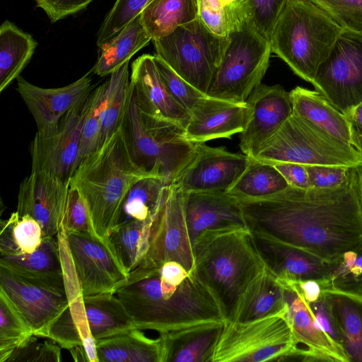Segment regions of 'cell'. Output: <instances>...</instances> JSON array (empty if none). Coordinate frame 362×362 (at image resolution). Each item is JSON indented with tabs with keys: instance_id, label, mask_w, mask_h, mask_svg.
Instances as JSON below:
<instances>
[{
	"instance_id": "57",
	"label": "cell",
	"mask_w": 362,
	"mask_h": 362,
	"mask_svg": "<svg viewBox=\"0 0 362 362\" xmlns=\"http://www.w3.org/2000/svg\"><path fill=\"white\" fill-rule=\"evenodd\" d=\"M351 144L357 149L362 156V137L357 135L352 131Z\"/></svg>"
},
{
	"instance_id": "37",
	"label": "cell",
	"mask_w": 362,
	"mask_h": 362,
	"mask_svg": "<svg viewBox=\"0 0 362 362\" xmlns=\"http://www.w3.org/2000/svg\"><path fill=\"white\" fill-rule=\"evenodd\" d=\"M130 93L129 61L113 71L106 81L101 110V146L121 128Z\"/></svg>"
},
{
	"instance_id": "54",
	"label": "cell",
	"mask_w": 362,
	"mask_h": 362,
	"mask_svg": "<svg viewBox=\"0 0 362 362\" xmlns=\"http://www.w3.org/2000/svg\"><path fill=\"white\" fill-rule=\"evenodd\" d=\"M286 180L289 186L307 189L310 187L305 165L292 162L271 163Z\"/></svg>"
},
{
	"instance_id": "13",
	"label": "cell",
	"mask_w": 362,
	"mask_h": 362,
	"mask_svg": "<svg viewBox=\"0 0 362 362\" xmlns=\"http://www.w3.org/2000/svg\"><path fill=\"white\" fill-rule=\"evenodd\" d=\"M0 292L7 297L37 336L69 303L65 275L33 278L0 266Z\"/></svg>"
},
{
	"instance_id": "11",
	"label": "cell",
	"mask_w": 362,
	"mask_h": 362,
	"mask_svg": "<svg viewBox=\"0 0 362 362\" xmlns=\"http://www.w3.org/2000/svg\"><path fill=\"white\" fill-rule=\"evenodd\" d=\"M228 37L229 45L206 95L245 103L269 67L271 45L252 20Z\"/></svg>"
},
{
	"instance_id": "35",
	"label": "cell",
	"mask_w": 362,
	"mask_h": 362,
	"mask_svg": "<svg viewBox=\"0 0 362 362\" xmlns=\"http://www.w3.org/2000/svg\"><path fill=\"white\" fill-rule=\"evenodd\" d=\"M197 18V0H153L140 14L141 21L152 40L168 35Z\"/></svg>"
},
{
	"instance_id": "9",
	"label": "cell",
	"mask_w": 362,
	"mask_h": 362,
	"mask_svg": "<svg viewBox=\"0 0 362 362\" xmlns=\"http://www.w3.org/2000/svg\"><path fill=\"white\" fill-rule=\"evenodd\" d=\"M156 55L194 87L206 94L229 45L199 18L152 40Z\"/></svg>"
},
{
	"instance_id": "53",
	"label": "cell",
	"mask_w": 362,
	"mask_h": 362,
	"mask_svg": "<svg viewBox=\"0 0 362 362\" xmlns=\"http://www.w3.org/2000/svg\"><path fill=\"white\" fill-rule=\"evenodd\" d=\"M308 304L317 322L322 329L327 334L333 341L341 346L339 333L335 319L323 294L318 300Z\"/></svg>"
},
{
	"instance_id": "30",
	"label": "cell",
	"mask_w": 362,
	"mask_h": 362,
	"mask_svg": "<svg viewBox=\"0 0 362 362\" xmlns=\"http://www.w3.org/2000/svg\"><path fill=\"white\" fill-rule=\"evenodd\" d=\"M98 362H162L160 337L151 339L132 329L95 341Z\"/></svg>"
},
{
	"instance_id": "20",
	"label": "cell",
	"mask_w": 362,
	"mask_h": 362,
	"mask_svg": "<svg viewBox=\"0 0 362 362\" xmlns=\"http://www.w3.org/2000/svg\"><path fill=\"white\" fill-rule=\"evenodd\" d=\"M284 287L286 318L303 361L350 362L343 348L332 339L317 322L308 303L291 282L279 281Z\"/></svg>"
},
{
	"instance_id": "1",
	"label": "cell",
	"mask_w": 362,
	"mask_h": 362,
	"mask_svg": "<svg viewBox=\"0 0 362 362\" xmlns=\"http://www.w3.org/2000/svg\"><path fill=\"white\" fill-rule=\"evenodd\" d=\"M358 167L350 168L346 181L337 187L288 186L265 197L240 199L249 229L326 262L337 261L344 252L362 246Z\"/></svg>"
},
{
	"instance_id": "48",
	"label": "cell",
	"mask_w": 362,
	"mask_h": 362,
	"mask_svg": "<svg viewBox=\"0 0 362 362\" xmlns=\"http://www.w3.org/2000/svg\"><path fill=\"white\" fill-rule=\"evenodd\" d=\"M257 30L269 40L274 25L288 0H248Z\"/></svg>"
},
{
	"instance_id": "58",
	"label": "cell",
	"mask_w": 362,
	"mask_h": 362,
	"mask_svg": "<svg viewBox=\"0 0 362 362\" xmlns=\"http://www.w3.org/2000/svg\"><path fill=\"white\" fill-rule=\"evenodd\" d=\"M358 180H359V188L360 194L362 202V164L358 167Z\"/></svg>"
},
{
	"instance_id": "46",
	"label": "cell",
	"mask_w": 362,
	"mask_h": 362,
	"mask_svg": "<svg viewBox=\"0 0 362 362\" xmlns=\"http://www.w3.org/2000/svg\"><path fill=\"white\" fill-rule=\"evenodd\" d=\"M62 229L65 235L77 233L96 235L85 201L78 189L70 185Z\"/></svg>"
},
{
	"instance_id": "47",
	"label": "cell",
	"mask_w": 362,
	"mask_h": 362,
	"mask_svg": "<svg viewBox=\"0 0 362 362\" xmlns=\"http://www.w3.org/2000/svg\"><path fill=\"white\" fill-rule=\"evenodd\" d=\"M345 30L362 33V0H308Z\"/></svg>"
},
{
	"instance_id": "32",
	"label": "cell",
	"mask_w": 362,
	"mask_h": 362,
	"mask_svg": "<svg viewBox=\"0 0 362 362\" xmlns=\"http://www.w3.org/2000/svg\"><path fill=\"white\" fill-rule=\"evenodd\" d=\"M151 40L139 15L113 38L99 47L98 59L91 69L92 73L100 77L110 76Z\"/></svg>"
},
{
	"instance_id": "19",
	"label": "cell",
	"mask_w": 362,
	"mask_h": 362,
	"mask_svg": "<svg viewBox=\"0 0 362 362\" xmlns=\"http://www.w3.org/2000/svg\"><path fill=\"white\" fill-rule=\"evenodd\" d=\"M69 189V182L44 171L31 170L20 185L16 211L35 218L44 237L58 236Z\"/></svg>"
},
{
	"instance_id": "43",
	"label": "cell",
	"mask_w": 362,
	"mask_h": 362,
	"mask_svg": "<svg viewBox=\"0 0 362 362\" xmlns=\"http://www.w3.org/2000/svg\"><path fill=\"white\" fill-rule=\"evenodd\" d=\"M153 0H117L97 33V45L102 46L120 31Z\"/></svg>"
},
{
	"instance_id": "49",
	"label": "cell",
	"mask_w": 362,
	"mask_h": 362,
	"mask_svg": "<svg viewBox=\"0 0 362 362\" xmlns=\"http://www.w3.org/2000/svg\"><path fill=\"white\" fill-rule=\"evenodd\" d=\"M198 16L214 34L228 37L230 26L226 11L218 0H197Z\"/></svg>"
},
{
	"instance_id": "28",
	"label": "cell",
	"mask_w": 362,
	"mask_h": 362,
	"mask_svg": "<svg viewBox=\"0 0 362 362\" xmlns=\"http://www.w3.org/2000/svg\"><path fill=\"white\" fill-rule=\"evenodd\" d=\"M323 296L335 319L340 344L350 362H362V293L325 288Z\"/></svg>"
},
{
	"instance_id": "18",
	"label": "cell",
	"mask_w": 362,
	"mask_h": 362,
	"mask_svg": "<svg viewBox=\"0 0 362 362\" xmlns=\"http://www.w3.org/2000/svg\"><path fill=\"white\" fill-rule=\"evenodd\" d=\"M250 161L244 153L199 143L193 159L173 182L185 192H228Z\"/></svg>"
},
{
	"instance_id": "16",
	"label": "cell",
	"mask_w": 362,
	"mask_h": 362,
	"mask_svg": "<svg viewBox=\"0 0 362 362\" xmlns=\"http://www.w3.org/2000/svg\"><path fill=\"white\" fill-rule=\"evenodd\" d=\"M90 96L55 126L37 132L30 147L31 170L44 171L70 182L78 164L81 133Z\"/></svg>"
},
{
	"instance_id": "6",
	"label": "cell",
	"mask_w": 362,
	"mask_h": 362,
	"mask_svg": "<svg viewBox=\"0 0 362 362\" xmlns=\"http://www.w3.org/2000/svg\"><path fill=\"white\" fill-rule=\"evenodd\" d=\"M122 129L134 162L148 175L161 177L168 185L192 161L199 144L186 138L183 127L143 110L131 83Z\"/></svg>"
},
{
	"instance_id": "56",
	"label": "cell",
	"mask_w": 362,
	"mask_h": 362,
	"mask_svg": "<svg viewBox=\"0 0 362 362\" xmlns=\"http://www.w3.org/2000/svg\"><path fill=\"white\" fill-rule=\"evenodd\" d=\"M352 131L362 137V103L356 107L347 116Z\"/></svg>"
},
{
	"instance_id": "44",
	"label": "cell",
	"mask_w": 362,
	"mask_h": 362,
	"mask_svg": "<svg viewBox=\"0 0 362 362\" xmlns=\"http://www.w3.org/2000/svg\"><path fill=\"white\" fill-rule=\"evenodd\" d=\"M153 57L168 91L177 104L190 113L198 101L206 94L186 81L158 56L155 54Z\"/></svg>"
},
{
	"instance_id": "36",
	"label": "cell",
	"mask_w": 362,
	"mask_h": 362,
	"mask_svg": "<svg viewBox=\"0 0 362 362\" xmlns=\"http://www.w3.org/2000/svg\"><path fill=\"white\" fill-rule=\"evenodd\" d=\"M156 217L119 225L108 237L109 246L128 274L140 264L148 251Z\"/></svg>"
},
{
	"instance_id": "31",
	"label": "cell",
	"mask_w": 362,
	"mask_h": 362,
	"mask_svg": "<svg viewBox=\"0 0 362 362\" xmlns=\"http://www.w3.org/2000/svg\"><path fill=\"white\" fill-rule=\"evenodd\" d=\"M37 42L31 35L6 20L0 26V92L21 76Z\"/></svg>"
},
{
	"instance_id": "55",
	"label": "cell",
	"mask_w": 362,
	"mask_h": 362,
	"mask_svg": "<svg viewBox=\"0 0 362 362\" xmlns=\"http://www.w3.org/2000/svg\"><path fill=\"white\" fill-rule=\"evenodd\" d=\"M291 283L308 303L318 300L322 295L323 287L322 283L318 281L307 280Z\"/></svg>"
},
{
	"instance_id": "7",
	"label": "cell",
	"mask_w": 362,
	"mask_h": 362,
	"mask_svg": "<svg viewBox=\"0 0 362 362\" xmlns=\"http://www.w3.org/2000/svg\"><path fill=\"white\" fill-rule=\"evenodd\" d=\"M69 303L40 337L70 350L82 346L89 362H98L95 341L134 329L133 320L113 292L83 296L69 293Z\"/></svg>"
},
{
	"instance_id": "45",
	"label": "cell",
	"mask_w": 362,
	"mask_h": 362,
	"mask_svg": "<svg viewBox=\"0 0 362 362\" xmlns=\"http://www.w3.org/2000/svg\"><path fill=\"white\" fill-rule=\"evenodd\" d=\"M35 334L16 349L6 362H61L60 346L54 341Z\"/></svg>"
},
{
	"instance_id": "15",
	"label": "cell",
	"mask_w": 362,
	"mask_h": 362,
	"mask_svg": "<svg viewBox=\"0 0 362 362\" xmlns=\"http://www.w3.org/2000/svg\"><path fill=\"white\" fill-rule=\"evenodd\" d=\"M62 238L81 295L115 293L127 278L109 245L90 234L65 235Z\"/></svg>"
},
{
	"instance_id": "26",
	"label": "cell",
	"mask_w": 362,
	"mask_h": 362,
	"mask_svg": "<svg viewBox=\"0 0 362 362\" xmlns=\"http://www.w3.org/2000/svg\"><path fill=\"white\" fill-rule=\"evenodd\" d=\"M226 320H210L160 334L162 362H211Z\"/></svg>"
},
{
	"instance_id": "33",
	"label": "cell",
	"mask_w": 362,
	"mask_h": 362,
	"mask_svg": "<svg viewBox=\"0 0 362 362\" xmlns=\"http://www.w3.org/2000/svg\"><path fill=\"white\" fill-rule=\"evenodd\" d=\"M0 266L33 278H54L65 275L64 262L58 236L44 237L33 252L21 255H1Z\"/></svg>"
},
{
	"instance_id": "23",
	"label": "cell",
	"mask_w": 362,
	"mask_h": 362,
	"mask_svg": "<svg viewBox=\"0 0 362 362\" xmlns=\"http://www.w3.org/2000/svg\"><path fill=\"white\" fill-rule=\"evenodd\" d=\"M184 209L192 245L207 230L249 228L240 199L227 192H185Z\"/></svg>"
},
{
	"instance_id": "34",
	"label": "cell",
	"mask_w": 362,
	"mask_h": 362,
	"mask_svg": "<svg viewBox=\"0 0 362 362\" xmlns=\"http://www.w3.org/2000/svg\"><path fill=\"white\" fill-rule=\"evenodd\" d=\"M168 185L163 178L154 176L136 182L123 200L115 227L130 221L153 219L160 209Z\"/></svg>"
},
{
	"instance_id": "41",
	"label": "cell",
	"mask_w": 362,
	"mask_h": 362,
	"mask_svg": "<svg viewBox=\"0 0 362 362\" xmlns=\"http://www.w3.org/2000/svg\"><path fill=\"white\" fill-rule=\"evenodd\" d=\"M105 91L106 81L95 88L90 93V105L81 129L78 166L85 158L96 152L101 146V110Z\"/></svg>"
},
{
	"instance_id": "3",
	"label": "cell",
	"mask_w": 362,
	"mask_h": 362,
	"mask_svg": "<svg viewBox=\"0 0 362 362\" xmlns=\"http://www.w3.org/2000/svg\"><path fill=\"white\" fill-rule=\"evenodd\" d=\"M149 176L134 162L121 127L79 164L69 185L85 201L95 235L108 244L130 187Z\"/></svg>"
},
{
	"instance_id": "29",
	"label": "cell",
	"mask_w": 362,
	"mask_h": 362,
	"mask_svg": "<svg viewBox=\"0 0 362 362\" xmlns=\"http://www.w3.org/2000/svg\"><path fill=\"white\" fill-rule=\"evenodd\" d=\"M289 93L294 113L336 138L351 144L352 129L348 117L323 95L300 86Z\"/></svg>"
},
{
	"instance_id": "8",
	"label": "cell",
	"mask_w": 362,
	"mask_h": 362,
	"mask_svg": "<svg viewBox=\"0 0 362 362\" xmlns=\"http://www.w3.org/2000/svg\"><path fill=\"white\" fill-rule=\"evenodd\" d=\"M254 158L269 164L292 162L348 168L362 164V156L351 144L328 134L293 112Z\"/></svg>"
},
{
	"instance_id": "52",
	"label": "cell",
	"mask_w": 362,
	"mask_h": 362,
	"mask_svg": "<svg viewBox=\"0 0 362 362\" xmlns=\"http://www.w3.org/2000/svg\"><path fill=\"white\" fill-rule=\"evenodd\" d=\"M223 6L231 33L238 31L252 20V13L248 0H218Z\"/></svg>"
},
{
	"instance_id": "39",
	"label": "cell",
	"mask_w": 362,
	"mask_h": 362,
	"mask_svg": "<svg viewBox=\"0 0 362 362\" xmlns=\"http://www.w3.org/2000/svg\"><path fill=\"white\" fill-rule=\"evenodd\" d=\"M1 255H21L31 253L44 238L39 223L29 215L12 213L6 220L1 221Z\"/></svg>"
},
{
	"instance_id": "24",
	"label": "cell",
	"mask_w": 362,
	"mask_h": 362,
	"mask_svg": "<svg viewBox=\"0 0 362 362\" xmlns=\"http://www.w3.org/2000/svg\"><path fill=\"white\" fill-rule=\"evenodd\" d=\"M247 105L208 96L201 98L189 113L186 138L194 143L230 138L243 131Z\"/></svg>"
},
{
	"instance_id": "50",
	"label": "cell",
	"mask_w": 362,
	"mask_h": 362,
	"mask_svg": "<svg viewBox=\"0 0 362 362\" xmlns=\"http://www.w3.org/2000/svg\"><path fill=\"white\" fill-rule=\"evenodd\" d=\"M310 187L327 188L344 183L348 177L349 168L345 166L312 165H305Z\"/></svg>"
},
{
	"instance_id": "22",
	"label": "cell",
	"mask_w": 362,
	"mask_h": 362,
	"mask_svg": "<svg viewBox=\"0 0 362 362\" xmlns=\"http://www.w3.org/2000/svg\"><path fill=\"white\" fill-rule=\"evenodd\" d=\"M91 70L76 81L59 88L35 86L22 76L16 78V90L32 115L37 131L55 126L69 111L83 104L95 86Z\"/></svg>"
},
{
	"instance_id": "38",
	"label": "cell",
	"mask_w": 362,
	"mask_h": 362,
	"mask_svg": "<svg viewBox=\"0 0 362 362\" xmlns=\"http://www.w3.org/2000/svg\"><path fill=\"white\" fill-rule=\"evenodd\" d=\"M288 184L272 164L250 158V161L227 192L239 199L265 197L279 192Z\"/></svg>"
},
{
	"instance_id": "25",
	"label": "cell",
	"mask_w": 362,
	"mask_h": 362,
	"mask_svg": "<svg viewBox=\"0 0 362 362\" xmlns=\"http://www.w3.org/2000/svg\"><path fill=\"white\" fill-rule=\"evenodd\" d=\"M130 83L139 106L145 112L175 122L184 128L189 113L168 91L153 55L143 54L132 64Z\"/></svg>"
},
{
	"instance_id": "14",
	"label": "cell",
	"mask_w": 362,
	"mask_h": 362,
	"mask_svg": "<svg viewBox=\"0 0 362 362\" xmlns=\"http://www.w3.org/2000/svg\"><path fill=\"white\" fill-rule=\"evenodd\" d=\"M184 203L185 192L181 187L175 182L169 185L153 223L148 251L139 266L175 261L189 272L194 270L193 245L186 223Z\"/></svg>"
},
{
	"instance_id": "42",
	"label": "cell",
	"mask_w": 362,
	"mask_h": 362,
	"mask_svg": "<svg viewBox=\"0 0 362 362\" xmlns=\"http://www.w3.org/2000/svg\"><path fill=\"white\" fill-rule=\"evenodd\" d=\"M326 288L362 293V246L344 252L334 262Z\"/></svg>"
},
{
	"instance_id": "17",
	"label": "cell",
	"mask_w": 362,
	"mask_h": 362,
	"mask_svg": "<svg viewBox=\"0 0 362 362\" xmlns=\"http://www.w3.org/2000/svg\"><path fill=\"white\" fill-rule=\"evenodd\" d=\"M247 115L244 129L240 133L243 153L254 158L268 141L293 113L290 93L279 85L260 83L247 101Z\"/></svg>"
},
{
	"instance_id": "5",
	"label": "cell",
	"mask_w": 362,
	"mask_h": 362,
	"mask_svg": "<svg viewBox=\"0 0 362 362\" xmlns=\"http://www.w3.org/2000/svg\"><path fill=\"white\" fill-rule=\"evenodd\" d=\"M344 30L312 2L288 0L269 39L272 52L312 83Z\"/></svg>"
},
{
	"instance_id": "40",
	"label": "cell",
	"mask_w": 362,
	"mask_h": 362,
	"mask_svg": "<svg viewBox=\"0 0 362 362\" xmlns=\"http://www.w3.org/2000/svg\"><path fill=\"white\" fill-rule=\"evenodd\" d=\"M0 362H6L13 351L33 332L7 297L0 292Z\"/></svg>"
},
{
	"instance_id": "51",
	"label": "cell",
	"mask_w": 362,
	"mask_h": 362,
	"mask_svg": "<svg viewBox=\"0 0 362 362\" xmlns=\"http://www.w3.org/2000/svg\"><path fill=\"white\" fill-rule=\"evenodd\" d=\"M93 0H35L37 7L42 8L51 23L76 13L86 8Z\"/></svg>"
},
{
	"instance_id": "2",
	"label": "cell",
	"mask_w": 362,
	"mask_h": 362,
	"mask_svg": "<svg viewBox=\"0 0 362 362\" xmlns=\"http://www.w3.org/2000/svg\"><path fill=\"white\" fill-rule=\"evenodd\" d=\"M115 293L141 330L161 334L202 322L226 320L216 298L194 269L177 284L162 274L160 264L139 266Z\"/></svg>"
},
{
	"instance_id": "10",
	"label": "cell",
	"mask_w": 362,
	"mask_h": 362,
	"mask_svg": "<svg viewBox=\"0 0 362 362\" xmlns=\"http://www.w3.org/2000/svg\"><path fill=\"white\" fill-rule=\"evenodd\" d=\"M286 315L247 322L226 321L211 362L286 361L298 359Z\"/></svg>"
},
{
	"instance_id": "21",
	"label": "cell",
	"mask_w": 362,
	"mask_h": 362,
	"mask_svg": "<svg viewBox=\"0 0 362 362\" xmlns=\"http://www.w3.org/2000/svg\"><path fill=\"white\" fill-rule=\"evenodd\" d=\"M251 232L265 267L279 281L297 282L315 280L321 282L322 286H327L334 262H326L308 251L264 233Z\"/></svg>"
},
{
	"instance_id": "4",
	"label": "cell",
	"mask_w": 362,
	"mask_h": 362,
	"mask_svg": "<svg viewBox=\"0 0 362 362\" xmlns=\"http://www.w3.org/2000/svg\"><path fill=\"white\" fill-rule=\"evenodd\" d=\"M194 270L230 321L248 284L264 269L249 228L207 230L193 243Z\"/></svg>"
},
{
	"instance_id": "27",
	"label": "cell",
	"mask_w": 362,
	"mask_h": 362,
	"mask_svg": "<svg viewBox=\"0 0 362 362\" xmlns=\"http://www.w3.org/2000/svg\"><path fill=\"white\" fill-rule=\"evenodd\" d=\"M286 312L284 287L265 267L240 296L230 322H247Z\"/></svg>"
},
{
	"instance_id": "12",
	"label": "cell",
	"mask_w": 362,
	"mask_h": 362,
	"mask_svg": "<svg viewBox=\"0 0 362 362\" xmlns=\"http://www.w3.org/2000/svg\"><path fill=\"white\" fill-rule=\"evenodd\" d=\"M312 84L346 116L362 103V33L344 30Z\"/></svg>"
}]
</instances>
